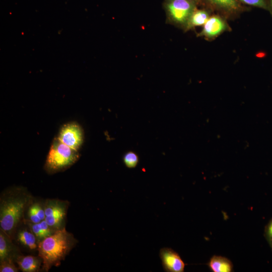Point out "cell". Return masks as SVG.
I'll return each mask as SVG.
<instances>
[{
	"label": "cell",
	"instance_id": "8fae6325",
	"mask_svg": "<svg viewBox=\"0 0 272 272\" xmlns=\"http://www.w3.org/2000/svg\"><path fill=\"white\" fill-rule=\"evenodd\" d=\"M26 213L27 219L25 220L33 223H40L45 218L44 202L33 200L29 206Z\"/></svg>",
	"mask_w": 272,
	"mask_h": 272
},
{
	"label": "cell",
	"instance_id": "5bb4252c",
	"mask_svg": "<svg viewBox=\"0 0 272 272\" xmlns=\"http://www.w3.org/2000/svg\"><path fill=\"white\" fill-rule=\"evenodd\" d=\"M213 7L228 12H235L242 7L238 0H206Z\"/></svg>",
	"mask_w": 272,
	"mask_h": 272
},
{
	"label": "cell",
	"instance_id": "ffe728a7",
	"mask_svg": "<svg viewBox=\"0 0 272 272\" xmlns=\"http://www.w3.org/2000/svg\"><path fill=\"white\" fill-rule=\"evenodd\" d=\"M270 10L272 13V0H270Z\"/></svg>",
	"mask_w": 272,
	"mask_h": 272
},
{
	"label": "cell",
	"instance_id": "8992f818",
	"mask_svg": "<svg viewBox=\"0 0 272 272\" xmlns=\"http://www.w3.org/2000/svg\"><path fill=\"white\" fill-rule=\"evenodd\" d=\"M56 138L69 147L79 151L84 143V132L78 123L70 121L62 125Z\"/></svg>",
	"mask_w": 272,
	"mask_h": 272
},
{
	"label": "cell",
	"instance_id": "3957f363",
	"mask_svg": "<svg viewBox=\"0 0 272 272\" xmlns=\"http://www.w3.org/2000/svg\"><path fill=\"white\" fill-rule=\"evenodd\" d=\"M79 158V151L69 147L55 137L51 143L44 168L49 174L59 172L72 166Z\"/></svg>",
	"mask_w": 272,
	"mask_h": 272
},
{
	"label": "cell",
	"instance_id": "7402d4cb",
	"mask_svg": "<svg viewBox=\"0 0 272 272\" xmlns=\"http://www.w3.org/2000/svg\"><path fill=\"white\" fill-rule=\"evenodd\" d=\"M196 1H197V0H196Z\"/></svg>",
	"mask_w": 272,
	"mask_h": 272
},
{
	"label": "cell",
	"instance_id": "6da1fadb",
	"mask_svg": "<svg viewBox=\"0 0 272 272\" xmlns=\"http://www.w3.org/2000/svg\"><path fill=\"white\" fill-rule=\"evenodd\" d=\"M33 201L31 194L22 187L7 189L2 194L0 200V227L11 239L17 229L24 222L25 214Z\"/></svg>",
	"mask_w": 272,
	"mask_h": 272
},
{
	"label": "cell",
	"instance_id": "44dd1931",
	"mask_svg": "<svg viewBox=\"0 0 272 272\" xmlns=\"http://www.w3.org/2000/svg\"><path fill=\"white\" fill-rule=\"evenodd\" d=\"M271 248H272V247H271Z\"/></svg>",
	"mask_w": 272,
	"mask_h": 272
},
{
	"label": "cell",
	"instance_id": "9c48e42d",
	"mask_svg": "<svg viewBox=\"0 0 272 272\" xmlns=\"http://www.w3.org/2000/svg\"><path fill=\"white\" fill-rule=\"evenodd\" d=\"M15 261L18 265L19 269L24 272H36L40 270L42 259L38 257L32 255H18Z\"/></svg>",
	"mask_w": 272,
	"mask_h": 272
},
{
	"label": "cell",
	"instance_id": "7a4b0ae2",
	"mask_svg": "<svg viewBox=\"0 0 272 272\" xmlns=\"http://www.w3.org/2000/svg\"><path fill=\"white\" fill-rule=\"evenodd\" d=\"M77 240L65 227L56 231L38 243V256L42 261V269L48 271L58 266L75 247Z\"/></svg>",
	"mask_w": 272,
	"mask_h": 272
},
{
	"label": "cell",
	"instance_id": "2e32d148",
	"mask_svg": "<svg viewBox=\"0 0 272 272\" xmlns=\"http://www.w3.org/2000/svg\"><path fill=\"white\" fill-rule=\"evenodd\" d=\"M123 163L128 168H135L139 163L138 156L133 152H128L123 157Z\"/></svg>",
	"mask_w": 272,
	"mask_h": 272
},
{
	"label": "cell",
	"instance_id": "4fadbf2b",
	"mask_svg": "<svg viewBox=\"0 0 272 272\" xmlns=\"http://www.w3.org/2000/svg\"><path fill=\"white\" fill-rule=\"evenodd\" d=\"M17 233V239L22 245L30 250L38 248L37 239L30 230L29 231L27 229H23Z\"/></svg>",
	"mask_w": 272,
	"mask_h": 272
},
{
	"label": "cell",
	"instance_id": "30bf717a",
	"mask_svg": "<svg viewBox=\"0 0 272 272\" xmlns=\"http://www.w3.org/2000/svg\"><path fill=\"white\" fill-rule=\"evenodd\" d=\"M225 28L226 25L223 20L218 16H213L205 24L201 34L213 37L221 33Z\"/></svg>",
	"mask_w": 272,
	"mask_h": 272
},
{
	"label": "cell",
	"instance_id": "ac0fdd59",
	"mask_svg": "<svg viewBox=\"0 0 272 272\" xmlns=\"http://www.w3.org/2000/svg\"><path fill=\"white\" fill-rule=\"evenodd\" d=\"M248 5L258 8L267 9V5L265 0H238Z\"/></svg>",
	"mask_w": 272,
	"mask_h": 272
},
{
	"label": "cell",
	"instance_id": "d6986e66",
	"mask_svg": "<svg viewBox=\"0 0 272 272\" xmlns=\"http://www.w3.org/2000/svg\"><path fill=\"white\" fill-rule=\"evenodd\" d=\"M264 236L270 246L272 247V219L265 226Z\"/></svg>",
	"mask_w": 272,
	"mask_h": 272
},
{
	"label": "cell",
	"instance_id": "9a60e30c",
	"mask_svg": "<svg viewBox=\"0 0 272 272\" xmlns=\"http://www.w3.org/2000/svg\"><path fill=\"white\" fill-rule=\"evenodd\" d=\"M209 19L208 13L204 10H195L188 21V26H197L205 24Z\"/></svg>",
	"mask_w": 272,
	"mask_h": 272
},
{
	"label": "cell",
	"instance_id": "52a82bcc",
	"mask_svg": "<svg viewBox=\"0 0 272 272\" xmlns=\"http://www.w3.org/2000/svg\"><path fill=\"white\" fill-rule=\"evenodd\" d=\"M159 256L163 269L166 272H183L185 264L179 254L169 247L160 249Z\"/></svg>",
	"mask_w": 272,
	"mask_h": 272
},
{
	"label": "cell",
	"instance_id": "277c9868",
	"mask_svg": "<svg viewBox=\"0 0 272 272\" xmlns=\"http://www.w3.org/2000/svg\"><path fill=\"white\" fill-rule=\"evenodd\" d=\"M69 203L58 199H47L44 202L45 218L47 224L55 230L65 227Z\"/></svg>",
	"mask_w": 272,
	"mask_h": 272
},
{
	"label": "cell",
	"instance_id": "5b68a950",
	"mask_svg": "<svg viewBox=\"0 0 272 272\" xmlns=\"http://www.w3.org/2000/svg\"><path fill=\"white\" fill-rule=\"evenodd\" d=\"M196 0H165L164 7L169 18L179 24L188 22L196 10Z\"/></svg>",
	"mask_w": 272,
	"mask_h": 272
},
{
	"label": "cell",
	"instance_id": "ba28073f",
	"mask_svg": "<svg viewBox=\"0 0 272 272\" xmlns=\"http://www.w3.org/2000/svg\"><path fill=\"white\" fill-rule=\"evenodd\" d=\"M12 240L4 231L0 230V261L9 258L15 260L20 255Z\"/></svg>",
	"mask_w": 272,
	"mask_h": 272
},
{
	"label": "cell",
	"instance_id": "e0dca14e",
	"mask_svg": "<svg viewBox=\"0 0 272 272\" xmlns=\"http://www.w3.org/2000/svg\"><path fill=\"white\" fill-rule=\"evenodd\" d=\"M13 259L9 258L0 261L1 272H18V268L14 264Z\"/></svg>",
	"mask_w": 272,
	"mask_h": 272
},
{
	"label": "cell",
	"instance_id": "7c38bea8",
	"mask_svg": "<svg viewBox=\"0 0 272 272\" xmlns=\"http://www.w3.org/2000/svg\"><path fill=\"white\" fill-rule=\"evenodd\" d=\"M209 266L214 272H230L233 269L231 261L221 256H213L210 260Z\"/></svg>",
	"mask_w": 272,
	"mask_h": 272
}]
</instances>
